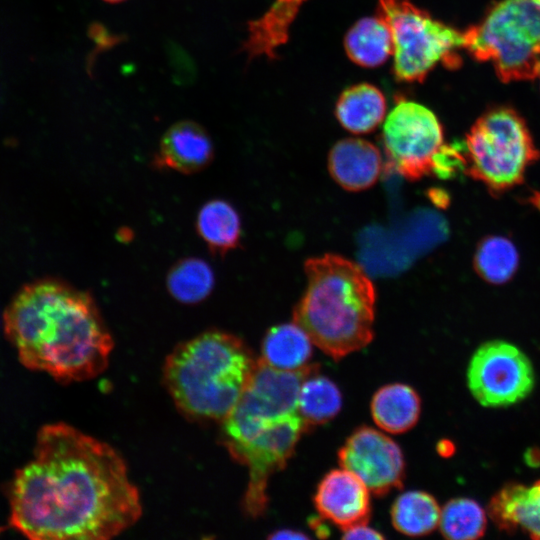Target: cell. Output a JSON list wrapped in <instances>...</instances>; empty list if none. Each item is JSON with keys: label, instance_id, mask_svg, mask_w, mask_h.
I'll return each mask as SVG.
<instances>
[{"label": "cell", "instance_id": "cell-3", "mask_svg": "<svg viewBox=\"0 0 540 540\" xmlns=\"http://www.w3.org/2000/svg\"><path fill=\"white\" fill-rule=\"evenodd\" d=\"M307 286L293 310V320L313 344L335 360L358 351L373 339L376 294L357 263L325 254L304 265Z\"/></svg>", "mask_w": 540, "mask_h": 540}, {"label": "cell", "instance_id": "cell-29", "mask_svg": "<svg viewBox=\"0 0 540 540\" xmlns=\"http://www.w3.org/2000/svg\"><path fill=\"white\" fill-rule=\"evenodd\" d=\"M310 525L320 537H326L328 535L329 530L320 520L314 518L310 520Z\"/></svg>", "mask_w": 540, "mask_h": 540}, {"label": "cell", "instance_id": "cell-11", "mask_svg": "<svg viewBox=\"0 0 540 540\" xmlns=\"http://www.w3.org/2000/svg\"><path fill=\"white\" fill-rule=\"evenodd\" d=\"M339 463L358 476L375 495L402 486L405 462L390 437L371 427L356 429L338 452Z\"/></svg>", "mask_w": 540, "mask_h": 540}, {"label": "cell", "instance_id": "cell-24", "mask_svg": "<svg viewBox=\"0 0 540 540\" xmlns=\"http://www.w3.org/2000/svg\"><path fill=\"white\" fill-rule=\"evenodd\" d=\"M477 274L491 284H504L516 273L519 265L518 251L504 236H488L477 245L474 255Z\"/></svg>", "mask_w": 540, "mask_h": 540}, {"label": "cell", "instance_id": "cell-9", "mask_svg": "<svg viewBox=\"0 0 540 540\" xmlns=\"http://www.w3.org/2000/svg\"><path fill=\"white\" fill-rule=\"evenodd\" d=\"M382 143L389 164L410 181L433 173L443 147V128L427 107L407 100L398 101L388 114Z\"/></svg>", "mask_w": 540, "mask_h": 540}, {"label": "cell", "instance_id": "cell-15", "mask_svg": "<svg viewBox=\"0 0 540 540\" xmlns=\"http://www.w3.org/2000/svg\"><path fill=\"white\" fill-rule=\"evenodd\" d=\"M488 511L499 529L540 539V480L530 486L506 484L492 497Z\"/></svg>", "mask_w": 540, "mask_h": 540}, {"label": "cell", "instance_id": "cell-22", "mask_svg": "<svg viewBox=\"0 0 540 540\" xmlns=\"http://www.w3.org/2000/svg\"><path fill=\"white\" fill-rule=\"evenodd\" d=\"M440 514L436 499L424 491L402 493L391 508L394 528L408 536L431 533L439 525Z\"/></svg>", "mask_w": 540, "mask_h": 540}, {"label": "cell", "instance_id": "cell-7", "mask_svg": "<svg viewBox=\"0 0 540 540\" xmlns=\"http://www.w3.org/2000/svg\"><path fill=\"white\" fill-rule=\"evenodd\" d=\"M466 171L492 194L522 183L540 157L523 118L513 109L494 108L480 116L466 137Z\"/></svg>", "mask_w": 540, "mask_h": 540}, {"label": "cell", "instance_id": "cell-6", "mask_svg": "<svg viewBox=\"0 0 540 540\" xmlns=\"http://www.w3.org/2000/svg\"><path fill=\"white\" fill-rule=\"evenodd\" d=\"M306 425L298 412L278 418L229 414L222 421L223 445L234 460L248 468L243 507L249 516L257 517L265 512L268 480L292 456Z\"/></svg>", "mask_w": 540, "mask_h": 540}, {"label": "cell", "instance_id": "cell-16", "mask_svg": "<svg viewBox=\"0 0 540 540\" xmlns=\"http://www.w3.org/2000/svg\"><path fill=\"white\" fill-rule=\"evenodd\" d=\"M307 0H275L260 18L249 22L244 51L249 58H276V50L285 44L289 28L301 5Z\"/></svg>", "mask_w": 540, "mask_h": 540}, {"label": "cell", "instance_id": "cell-28", "mask_svg": "<svg viewBox=\"0 0 540 540\" xmlns=\"http://www.w3.org/2000/svg\"><path fill=\"white\" fill-rule=\"evenodd\" d=\"M270 539H306L307 535L295 530H279L269 536Z\"/></svg>", "mask_w": 540, "mask_h": 540}, {"label": "cell", "instance_id": "cell-2", "mask_svg": "<svg viewBox=\"0 0 540 540\" xmlns=\"http://www.w3.org/2000/svg\"><path fill=\"white\" fill-rule=\"evenodd\" d=\"M4 327L25 367L61 382L101 374L113 349L91 295L55 279L23 286L5 310Z\"/></svg>", "mask_w": 540, "mask_h": 540}, {"label": "cell", "instance_id": "cell-25", "mask_svg": "<svg viewBox=\"0 0 540 540\" xmlns=\"http://www.w3.org/2000/svg\"><path fill=\"white\" fill-rule=\"evenodd\" d=\"M439 528L451 540H474L482 537L487 516L482 506L471 498H454L441 509Z\"/></svg>", "mask_w": 540, "mask_h": 540}, {"label": "cell", "instance_id": "cell-10", "mask_svg": "<svg viewBox=\"0 0 540 540\" xmlns=\"http://www.w3.org/2000/svg\"><path fill=\"white\" fill-rule=\"evenodd\" d=\"M534 383V369L528 356L502 340L479 346L467 370L468 388L484 407L518 403L531 393Z\"/></svg>", "mask_w": 540, "mask_h": 540}, {"label": "cell", "instance_id": "cell-17", "mask_svg": "<svg viewBox=\"0 0 540 540\" xmlns=\"http://www.w3.org/2000/svg\"><path fill=\"white\" fill-rule=\"evenodd\" d=\"M421 402L417 392L406 384L381 387L373 396L371 414L381 429L397 434L411 429L418 421Z\"/></svg>", "mask_w": 540, "mask_h": 540}, {"label": "cell", "instance_id": "cell-4", "mask_svg": "<svg viewBox=\"0 0 540 540\" xmlns=\"http://www.w3.org/2000/svg\"><path fill=\"white\" fill-rule=\"evenodd\" d=\"M255 364L241 339L208 331L179 344L168 355L164 383L184 415L222 422L240 400Z\"/></svg>", "mask_w": 540, "mask_h": 540}, {"label": "cell", "instance_id": "cell-30", "mask_svg": "<svg viewBox=\"0 0 540 540\" xmlns=\"http://www.w3.org/2000/svg\"><path fill=\"white\" fill-rule=\"evenodd\" d=\"M106 2H109V3H118V2H122L124 0H104Z\"/></svg>", "mask_w": 540, "mask_h": 540}, {"label": "cell", "instance_id": "cell-8", "mask_svg": "<svg viewBox=\"0 0 540 540\" xmlns=\"http://www.w3.org/2000/svg\"><path fill=\"white\" fill-rule=\"evenodd\" d=\"M378 15L393 40V71L398 80L421 82L439 63L458 68L463 32L447 26L410 0H379Z\"/></svg>", "mask_w": 540, "mask_h": 540}, {"label": "cell", "instance_id": "cell-1", "mask_svg": "<svg viewBox=\"0 0 540 540\" xmlns=\"http://www.w3.org/2000/svg\"><path fill=\"white\" fill-rule=\"evenodd\" d=\"M9 500L10 524L36 540L110 539L142 512L115 449L64 423L39 430L34 457L16 472Z\"/></svg>", "mask_w": 540, "mask_h": 540}, {"label": "cell", "instance_id": "cell-18", "mask_svg": "<svg viewBox=\"0 0 540 540\" xmlns=\"http://www.w3.org/2000/svg\"><path fill=\"white\" fill-rule=\"evenodd\" d=\"M386 101L373 85L361 83L347 88L339 97L335 114L340 124L355 134L375 130L383 121Z\"/></svg>", "mask_w": 540, "mask_h": 540}, {"label": "cell", "instance_id": "cell-19", "mask_svg": "<svg viewBox=\"0 0 540 540\" xmlns=\"http://www.w3.org/2000/svg\"><path fill=\"white\" fill-rule=\"evenodd\" d=\"M344 46L348 57L362 67H377L393 55L390 28L378 14L356 22L346 34Z\"/></svg>", "mask_w": 540, "mask_h": 540}, {"label": "cell", "instance_id": "cell-20", "mask_svg": "<svg viewBox=\"0 0 540 540\" xmlns=\"http://www.w3.org/2000/svg\"><path fill=\"white\" fill-rule=\"evenodd\" d=\"M312 354V341L295 322L272 327L262 342V357L269 366L295 371L307 366Z\"/></svg>", "mask_w": 540, "mask_h": 540}, {"label": "cell", "instance_id": "cell-26", "mask_svg": "<svg viewBox=\"0 0 540 540\" xmlns=\"http://www.w3.org/2000/svg\"><path fill=\"white\" fill-rule=\"evenodd\" d=\"M214 276L211 267L201 259L178 262L170 271L167 286L172 296L184 303H196L211 292Z\"/></svg>", "mask_w": 540, "mask_h": 540}, {"label": "cell", "instance_id": "cell-5", "mask_svg": "<svg viewBox=\"0 0 540 540\" xmlns=\"http://www.w3.org/2000/svg\"><path fill=\"white\" fill-rule=\"evenodd\" d=\"M463 48L502 82L540 77V0H500L463 32Z\"/></svg>", "mask_w": 540, "mask_h": 540}, {"label": "cell", "instance_id": "cell-14", "mask_svg": "<svg viewBox=\"0 0 540 540\" xmlns=\"http://www.w3.org/2000/svg\"><path fill=\"white\" fill-rule=\"evenodd\" d=\"M382 158L378 148L359 138L338 141L328 157L332 178L348 191L368 189L378 180Z\"/></svg>", "mask_w": 540, "mask_h": 540}, {"label": "cell", "instance_id": "cell-23", "mask_svg": "<svg viewBox=\"0 0 540 540\" xmlns=\"http://www.w3.org/2000/svg\"><path fill=\"white\" fill-rule=\"evenodd\" d=\"M316 372L303 380L297 403L298 414L311 425L330 421L342 405V396L335 383Z\"/></svg>", "mask_w": 540, "mask_h": 540}, {"label": "cell", "instance_id": "cell-27", "mask_svg": "<svg viewBox=\"0 0 540 540\" xmlns=\"http://www.w3.org/2000/svg\"><path fill=\"white\" fill-rule=\"evenodd\" d=\"M344 539H383L384 536L377 530L370 528L366 523L355 525L343 530Z\"/></svg>", "mask_w": 540, "mask_h": 540}, {"label": "cell", "instance_id": "cell-13", "mask_svg": "<svg viewBox=\"0 0 540 540\" xmlns=\"http://www.w3.org/2000/svg\"><path fill=\"white\" fill-rule=\"evenodd\" d=\"M213 158V145L199 124L181 121L163 135L154 164L161 169L192 174L203 170Z\"/></svg>", "mask_w": 540, "mask_h": 540}, {"label": "cell", "instance_id": "cell-21", "mask_svg": "<svg viewBox=\"0 0 540 540\" xmlns=\"http://www.w3.org/2000/svg\"><path fill=\"white\" fill-rule=\"evenodd\" d=\"M196 228L214 253L224 254L239 244L240 217L226 201L217 199L204 204L197 215Z\"/></svg>", "mask_w": 540, "mask_h": 540}, {"label": "cell", "instance_id": "cell-12", "mask_svg": "<svg viewBox=\"0 0 540 540\" xmlns=\"http://www.w3.org/2000/svg\"><path fill=\"white\" fill-rule=\"evenodd\" d=\"M369 489L347 469H334L318 484L314 503L322 518L342 530L367 523L370 517Z\"/></svg>", "mask_w": 540, "mask_h": 540}]
</instances>
